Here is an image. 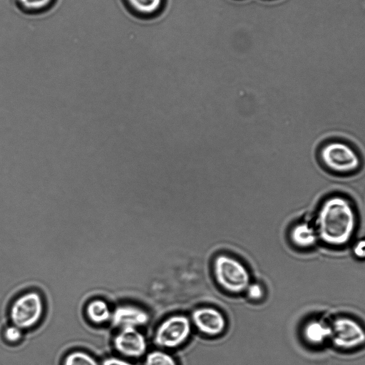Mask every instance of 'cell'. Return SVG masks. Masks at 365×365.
Listing matches in <instances>:
<instances>
[{
	"label": "cell",
	"mask_w": 365,
	"mask_h": 365,
	"mask_svg": "<svg viewBox=\"0 0 365 365\" xmlns=\"http://www.w3.org/2000/svg\"><path fill=\"white\" fill-rule=\"evenodd\" d=\"M143 365H178L174 356L163 349L148 352L145 357Z\"/></svg>",
	"instance_id": "14"
},
{
	"label": "cell",
	"mask_w": 365,
	"mask_h": 365,
	"mask_svg": "<svg viewBox=\"0 0 365 365\" xmlns=\"http://www.w3.org/2000/svg\"><path fill=\"white\" fill-rule=\"evenodd\" d=\"M247 296L253 300L262 299L264 294V289L259 283H250L245 290Z\"/></svg>",
	"instance_id": "17"
},
{
	"label": "cell",
	"mask_w": 365,
	"mask_h": 365,
	"mask_svg": "<svg viewBox=\"0 0 365 365\" xmlns=\"http://www.w3.org/2000/svg\"><path fill=\"white\" fill-rule=\"evenodd\" d=\"M62 365H99L96 359L86 352L74 351L66 356Z\"/></svg>",
	"instance_id": "15"
},
{
	"label": "cell",
	"mask_w": 365,
	"mask_h": 365,
	"mask_svg": "<svg viewBox=\"0 0 365 365\" xmlns=\"http://www.w3.org/2000/svg\"><path fill=\"white\" fill-rule=\"evenodd\" d=\"M317 236V231L307 222L296 225L290 233L292 242L301 247H309L314 245Z\"/></svg>",
	"instance_id": "10"
},
{
	"label": "cell",
	"mask_w": 365,
	"mask_h": 365,
	"mask_svg": "<svg viewBox=\"0 0 365 365\" xmlns=\"http://www.w3.org/2000/svg\"><path fill=\"white\" fill-rule=\"evenodd\" d=\"M304 334L308 341L319 344L331 338V328L320 322L313 321L306 325Z\"/></svg>",
	"instance_id": "12"
},
{
	"label": "cell",
	"mask_w": 365,
	"mask_h": 365,
	"mask_svg": "<svg viewBox=\"0 0 365 365\" xmlns=\"http://www.w3.org/2000/svg\"><path fill=\"white\" fill-rule=\"evenodd\" d=\"M101 365H133V364L127 360L112 356L105 359Z\"/></svg>",
	"instance_id": "19"
},
{
	"label": "cell",
	"mask_w": 365,
	"mask_h": 365,
	"mask_svg": "<svg viewBox=\"0 0 365 365\" xmlns=\"http://www.w3.org/2000/svg\"><path fill=\"white\" fill-rule=\"evenodd\" d=\"M128 5L137 13L142 15H152L158 12L163 4V0H126Z\"/></svg>",
	"instance_id": "13"
},
{
	"label": "cell",
	"mask_w": 365,
	"mask_h": 365,
	"mask_svg": "<svg viewBox=\"0 0 365 365\" xmlns=\"http://www.w3.org/2000/svg\"><path fill=\"white\" fill-rule=\"evenodd\" d=\"M354 255L360 258H365V239L359 240L354 247Z\"/></svg>",
	"instance_id": "20"
},
{
	"label": "cell",
	"mask_w": 365,
	"mask_h": 365,
	"mask_svg": "<svg viewBox=\"0 0 365 365\" xmlns=\"http://www.w3.org/2000/svg\"><path fill=\"white\" fill-rule=\"evenodd\" d=\"M192 325L190 318L183 314L170 316L157 327L154 334V342L157 346L163 349L177 348L189 338Z\"/></svg>",
	"instance_id": "3"
},
{
	"label": "cell",
	"mask_w": 365,
	"mask_h": 365,
	"mask_svg": "<svg viewBox=\"0 0 365 365\" xmlns=\"http://www.w3.org/2000/svg\"><path fill=\"white\" fill-rule=\"evenodd\" d=\"M320 156L324 164L336 173H351L360 166V159L356 151L342 142L326 144L320 151Z\"/></svg>",
	"instance_id": "5"
},
{
	"label": "cell",
	"mask_w": 365,
	"mask_h": 365,
	"mask_svg": "<svg viewBox=\"0 0 365 365\" xmlns=\"http://www.w3.org/2000/svg\"><path fill=\"white\" fill-rule=\"evenodd\" d=\"M4 336L10 343H16L22 337L21 329L14 325L9 326L4 329Z\"/></svg>",
	"instance_id": "18"
},
{
	"label": "cell",
	"mask_w": 365,
	"mask_h": 365,
	"mask_svg": "<svg viewBox=\"0 0 365 365\" xmlns=\"http://www.w3.org/2000/svg\"><path fill=\"white\" fill-rule=\"evenodd\" d=\"M116 351L129 358H140L145 354L147 342L144 335L138 328H123L113 341Z\"/></svg>",
	"instance_id": "8"
},
{
	"label": "cell",
	"mask_w": 365,
	"mask_h": 365,
	"mask_svg": "<svg viewBox=\"0 0 365 365\" xmlns=\"http://www.w3.org/2000/svg\"><path fill=\"white\" fill-rule=\"evenodd\" d=\"M43 312V304L41 295L30 292L19 297L10 308L9 315L13 325L21 329L36 325Z\"/></svg>",
	"instance_id": "4"
},
{
	"label": "cell",
	"mask_w": 365,
	"mask_h": 365,
	"mask_svg": "<svg viewBox=\"0 0 365 365\" xmlns=\"http://www.w3.org/2000/svg\"><path fill=\"white\" fill-rule=\"evenodd\" d=\"M88 319L95 324H103L111 319L112 312L108 304L102 299L89 302L86 309Z\"/></svg>",
	"instance_id": "11"
},
{
	"label": "cell",
	"mask_w": 365,
	"mask_h": 365,
	"mask_svg": "<svg viewBox=\"0 0 365 365\" xmlns=\"http://www.w3.org/2000/svg\"><path fill=\"white\" fill-rule=\"evenodd\" d=\"M213 273L219 286L232 294L245 292L250 283V275L246 267L237 259L226 255L216 257Z\"/></svg>",
	"instance_id": "2"
},
{
	"label": "cell",
	"mask_w": 365,
	"mask_h": 365,
	"mask_svg": "<svg viewBox=\"0 0 365 365\" xmlns=\"http://www.w3.org/2000/svg\"><path fill=\"white\" fill-rule=\"evenodd\" d=\"M111 321L115 327L123 328H138L149 321L146 311L137 306L125 304L118 306L111 315Z\"/></svg>",
	"instance_id": "9"
},
{
	"label": "cell",
	"mask_w": 365,
	"mask_h": 365,
	"mask_svg": "<svg viewBox=\"0 0 365 365\" xmlns=\"http://www.w3.org/2000/svg\"><path fill=\"white\" fill-rule=\"evenodd\" d=\"M331 328L330 339L339 348L350 349L365 343V330L354 319L347 317L338 318Z\"/></svg>",
	"instance_id": "6"
},
{
	"label": "cell",
	"mask_w": 365,
	"mask_h": 365,
	"mask_svg": "<svg viewBox=\"0 0 365 365\" xmlns=\"http://www.w3.org/2000/svg\"><path fill=\"white\" fill-rule=\"evenodd\" d=\"M21 6L27 10L36 11L46 7L52 0H18Z\"/></svg>",
	"instance_id": "16"
},
{
	"label": "cell",
	"mask_w": 365,
	"mask_h": 365,
	"mask_svg": "<svg viewBox=\"0 0 365 365\" xmlns=\"http://www.w3.org/2000/svg\"><path fill=\"white\" fill-rule=\"evenodd\" d=\"M190 320L199 331L210 336L221 334L227 325L223 314L217 309L208 307L195 309Z\"/></svg>",
	"instance_id": "7"
},
{
	"label": "cell",
	"mask_w": 365,
	"mask_h": 365,
	"mask_svg": "<svg viewBox=\"0 0 365 365\" xmlns=\"http://www.w3.org/2000/svg\"><path fill=\"white\" fill-rule=\"evenodd\" d=\"M316 224L317 235L325 243L346 244L356 226V214L351 202L341 195L328 197L319 208Z\"/></svg>",
	"instance_id": "1"
}]
</instances>
